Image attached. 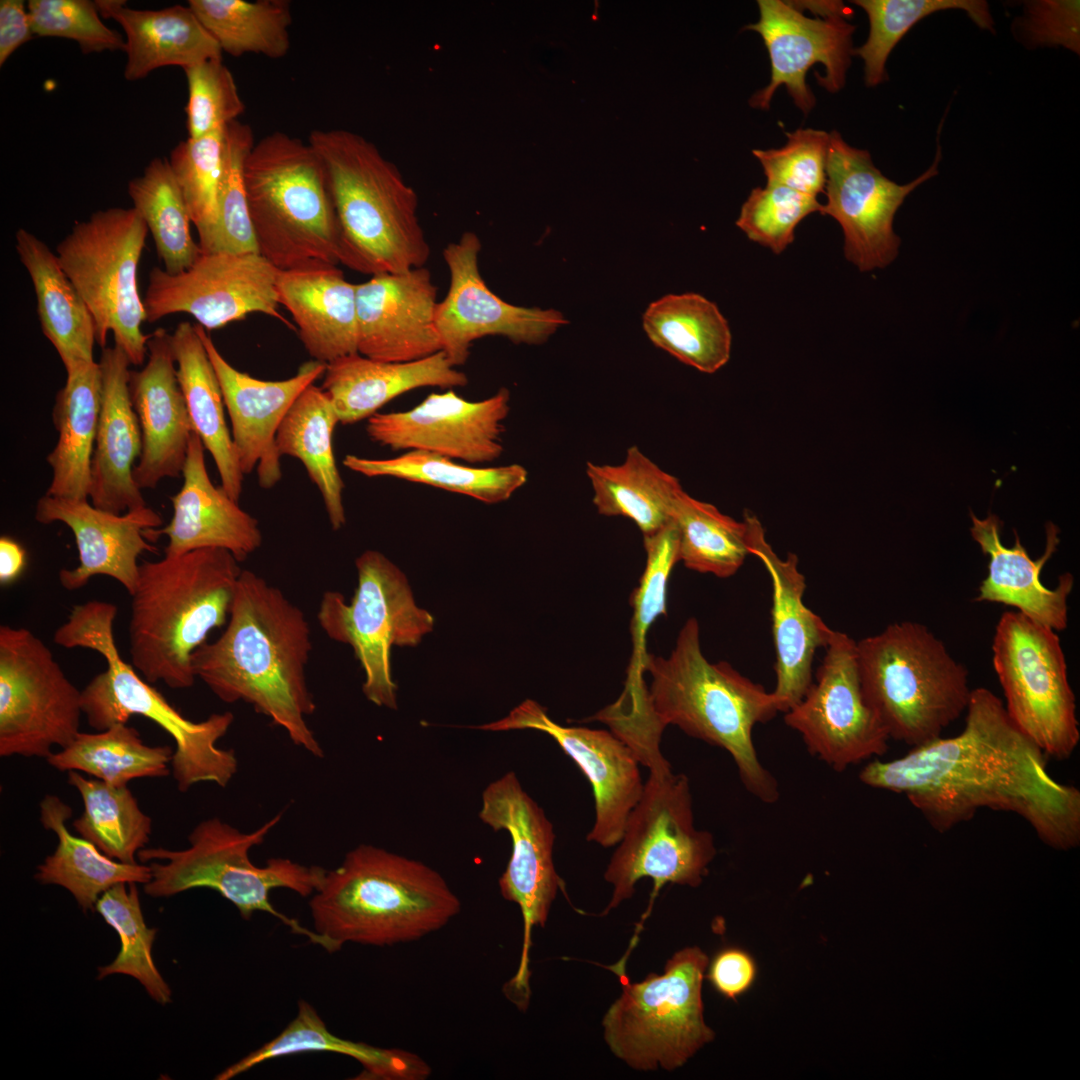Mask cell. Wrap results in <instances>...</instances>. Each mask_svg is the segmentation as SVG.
<instances>
[{
  "instance_id": "6da1fadb",
  "label": "cell",
  "mask_w": 1080,
  "mask_h": 1080,
  "mask_svg": "<svg viewBox=\"0 0 1080 1080\" xmlns=\"http://www.w3.org/2000/svg\"><path fill=\"white\" fill-rule=\"evenodd\" d=\"M962 731L905 755L875 759L859 780L904 795L937 832L969 821L983 808L1015 813L1046 845L1080 843V791L1055 780L1046 754L1010 718L1003 701L972 689Z\"/></svg>"
},
{
  "instance_id": "7a4b0ae2",
  "label": "cell",
  "mask_w": 1080,
  "mask_h": 1080,
  "mask_svg": "<svg viewBox=\"0 0 1080 1080\" xmlns=\"http://www.w3.org/2000/svg\"><path fill=\"white\" fill-rule=\"evenodd\" d=\"M312 649L303 611L276 587L242 570L227 627L192 656L196 678L222 701H244L315 757L323 749L306 718L316 705L306 681Z\"/></svg>"
},
{
  "instance_id": "3957f363",
  "label": "cell",
  "mask_w": 1080,
  "mask_h": 1080,
  "mask_svg": "<svg viewBox=\"0 0 1080 1080\" xmlns=\"http://www.w3.org/2000/svg\"><path fill=\"white\" fill-rule=\"evenodd\" d=\"M651 675L648 698L663 726L720 747L732 757L744 787L764 803L780 792L775 777L760 762L754 743L757 724L779 713L771 692L740 674L729 663H712L701 650L700 628L689 618L668 657L647 655Z\"/></svg>"
},
{
  "instance_id": "277c9868",
  "label": "cell",
  "mask_w": 1080,
  "mask_h": 1080,
  "mask_svg": "<svg viewBox=\"0 0 1080 1080\" xmlns=\"http://www.w3.org/2000/svg\"><path fill=\"white\" fill-rule=\"evenodd\" d=\"M242 569L228 551L193 550L139 564L131 595L129 652L149 683L193 686L194 652L227 621Z\"/></svg>"
},
{
  "instance_id": "5b68a950",
  "label": "cell",
  "mask_w": 1080,
  "mask_h": 1080,
  "mask_svg": "<svg viewBox=\"0 0 1080 1080\" xmlns=\"http://www.w3.org/2000/svg\"><path fill=\"white\" fill-rule=\"evenodd\" d=\"M315 931L345 943L386 946L416 941L447 925L460 901L424 863L361 844L328 871L309 902Z\"/></svg>"
},
{
  "instance_id": "8992f818",
  "label": "cell",
  "mask_w": 1080,
  "mask_h": 1080,
  "mask_svg": "<svg viewBox=\"0 0 1080 1080\" xmlns=\"http://www.w3.org/2000/svg\"><path fill=\"white\" fill-rule=\"evenodd\" d=\"M308 142L326 169L340 263L371 276L424 267L430 246L417 214L418 197L398 168L352 131L317 129Z\"/></svg>"
},
{
  "instance_id": "52a82bcc",
  "label": "cell",
  "mask_w": 1080,
  "mask_h": 1080,
  "mask_svg": "<svg viewBox=\"0 0 1080 1080\" xmlns=\"http://www.w3.org/2000/svg\"><path fill=\"white\" fill-rule=\"evenodd\" d=\"M118 608L110 602L91 600L76 605L54 633L55 644L64 648L97 651L107 668L81 690L82 711L90 727L103 731L126 724L131 716H143L166 731L175 743L171 773L181 792L200 782L225 787L238 769L233 750L217 742L234 721L231 712L214 713L194 722L172 706L124 661L116 646L113 624Z\"/></svg>"
},
{
  "instance_id": "ba28073f",
  "label": "cell",
  "mask_w": 1080,
  "mask_h": 1080,
  "mask_svg": "<svg viewBox=\"0 0 1080 1080\" xmlns=\"http://www.w3.org/2000/svg\"><path fill=\"white\" fill-rule=\"evenodd\" d=\"M243 180L258 251L278 270L340 264V229L324 164L285 132L255 142Z\"/></svg>"
},
{
  "instance_id": "9c48e42d",
  "label": "cell",
  "mask_w": 1080,
  "mask_h": 1080,
  "mask_svg": "<svg viewBox=\"0 0 1080 1080\" xmlns=\"http://www.w3.org/2000/svg\"><path fill=\"white\" fill-rule=\"evenodd\" d=\"M280 819L281 813L254 831L241 832L220 818H208L191 831L187 848L141 849L137 858L143 863L151 861L152 872L150 881L144 884L145 894L167 898L195 888H209L231 902L244 919L255 912L269 913L293 933L330 953L337 951L326 937L303 927L270 902V892L275 888H287L304 897L313 895L327 870L287 858H271L261 867L250 860L251 848L262 844Z\"/></svg>"
},
{
  "instance_id": "30bf717a",
  "label": "cell",
  "mask_w": 1080,
  "mask_h": 1080,
  "mask_svg": "<svg viewBox=\"0 0 1080 1080\" xmlns=\"http://www.w3.org/2000/svg\"><path fill=\"white\" fill-rule=\"evenodd\" d=\"M856 660L864 697L890 739L924 745L967 709L968 670L924 624L893 623L856 641Z\"/></svg>"
},
{
  "instance_id": "8fae6325",
  "label": "cell",
  "mask_w": 1080,
  "mask_h": 1080,
  "mask_svg": "<svg viewBox=\"0 0 1080 1080\" xmlns=\"http://www.w3.org/2000/svg\"><path fill=\"white\" fill-rule=\"evenodd\" d=\"M708 964L699 947H686L662 974L640 982H629L620 970L622 994L602 1021L611 1052L634 1070L673 1071L711 1042L715 1033L705 1023L702 1001Z\"/></svg>"
},
{
  "instance_id": "7c38bea8",
  "label": "cell",
  "mask_w": 1080,
  "mask_h": 1080,
  "mask_svg": "<svg viewBox=\"0 0 1080 1080\" xmlns=\"http://www.w3.org/2000/svg\"><path fill=\"white\" fill-rule=\"evenodd\" d=\"M649 777L630 812L604 873L613 893L603 915L632 897L636 883L653 880V898L667 883L697 887L716 854L713 835L694 825L689 779L659 753L643 765Z\"/></svg>"
},
{
  "instance_id": "4fadbf2b",
  "label": "cell",
  "mask_w": 1080,
  "mask_h": 1080,
  "mask_svg": "<svg viewBox=\"0 0 1080 1080\" xmlns=\"http://www.w3.org/2000/svg\"><path fill=\"white\" fill-rule=\"evenodd\" d=\"M148 228L132 208L99 210L81 222L56 247L59 263L86 303L95 324L96 343L105 348L112 332L115 346L132 365L147 357L150 334L137 269Z\"/></svg>"
},
{
  "instance_id": "5bb4252c",
  "label": "cell",
  "mask_w": 1080,
  "mask_h": 1080,
  "mask_svg": "<svg viewBox=\"0 0 1080 1080\" xmlns=\"http://www.w3.org/2000/svg\"><path fill=\"white\" fill-rule=\"evenodd\" d=\"M355 564L358 585L351 602L340 592L326 591L317 619L330 639L353 648L365 673L366 698L396 709L391 649L416 646L433 630L434 618L415 604L405 574L384 554L366 550Z\"/></svg>"
},
{
  "instance_id": "9a60e30c",
  "label": "cell",
  "mask_w": 1080,
  "mask_h": 1080,
  "mask_svg": "<svg viewBox=\"0 0 1080 1080\" xmlns=\"http://www.w3.org/2000/svg\"><path fill=\"white\" fill-rule=\"evenodd\" d=\"M1055 630L1018 611L999 618L992 664L1013 722L1046 754L1072 756L1080 741L1076 697Z\"/></svg>"
},
{
  "instance_id": "2e32d148",
  "label": "cell",
  "mask_w": 1080,
  "mask_h": 1080,
  "mask_svg": "<svg viewBox=\"0 0 1080 1080\" xmlns=\"http://www.w3.org/2000/svg\"><path fill=\"white\" fill-rule=\"evenodd\" d=\"M81 691L30 630L0 626V756L48 758L78 735Z\"/></svg>"
},
{
  "instance_id": "e0dca14e",
  "label": "cell",
  "mask_w": 1080,
  "mask_h": 1080,
  "mask_svg": "<svg viewBox=\"0 0 1080 1080\" xmlns=\"http://www.w3.org/2000/svg\"><path fill=\"white\" fill-rule=\"evenodd\" d=\"M479 818L493 830H505L511 837V856L499 879V888L504 899L519 906L524 935L518 971L505 991L516 1004H526L530 993L531 931L533 927L545 926L562 886L553 862V825L513 771L484 789Z\"/></svg>"
},
{
  "instance_id": "ac0fdd59",
  "label": "cell",
  "mask_w": 1080,
  "mask_h": 1080,
  "mask_svg": "<svg viewBox=\"0 0 1080 1080\" xmlns=\"http://www.w3.org/2000/svg\"><path fill=\"white\" fill-rule=\"evenodd\" d=\"M815 681L784 714L810 754L836 771L882 756L890 739L867 703L856 660V641L833 630Z\"/></svg>"
},
{
  "instance_id": "d6986e66",
  "label": "cell",
  "mask_w": 1080,
  "mask_h": 1080,
  "mask_svg": "<svg viewBox=\"0 0 1080 1080\" xmlns=\"http://www.w3.org/2000/svg\"><path fill=\"white\" fill-rule=\"evenodd\" d=\"M759 19L745 28L760 34L771 63L769 84L750 98L753 108L767 110L776 90L784 86L795 105L808 114L815 97L806 83L807 71L816 63L825 67L818 84L828 92H838L845 84L851 63L855 26L845 16L840 1H807L805 8L815 18L805 16L794 1L758 0Z\"/></svg>"
},
{
  "instance_id": "ffe728a7",
  "label": "cell",
  "mask_w": 1080,
  "mask_h": 1080,
  "mask_svg": "<svg viewBox=\"0 0 1080 1080\" xmlns=\"http://www.w3.org/2000/svg\"><path fill=\"white\" fill-rule=\"evenodd\" d=\"M277 274L278 269L259 253L201 252L178 274L154 267L143 298L146 322L187 313L204 329L213 330L262 313L291 327L278 311Z\"/></svg>"
},
{
  "instance_id": "44dd1931",
  "label": "cell",
  "mask_w": 1080,
  "mask_h": 1080,
  "mask_svg": "<svg viewBox=\"0 0 1080 1080\" xmlns=\"http://www.w3.org/2000/svg\"><path fill=\"white\" fill-rule=\"evenodd\" d=\"M826 162L827 202L821 214L830 215L844 234L846 258L860 271L884 268L898 255L900 239L894 216L905 198L938 174L941 149L931 166L908 184L887 178L867 150L850 146L832 131Z\"/></svg>"
},
{
  "instance_id": "7402d4cb",
  "label": "cell",
  "mask_w": 1080,
  "mask_h": 1080,
  "mask_svg": "<svg viewBox=\"0 0 1080 1080\" xmlns=\"http://www.w3.org/2000/svg\"><path fill=\"white\" fill-rule=\"evenodd\" d=\"M480 250V238L471 231L443 250L450 285L438 302L435 322L442 351L453 367L466 363L477 339L502 336L515 344L538 345L568 323L556 309L517 306L498 297L481 276Z\"/></svg>"
},
{
  "instance_id": "603a6c76",
  "label": "cell",
  "mask_w": 1080,
  "mask_h": 1080,
  "mask_svg": "<svg viewBox=\"0 0 1080 1080\" xmlns=\"http://www.w3.org/2000/svg\"><path fill=\"white\" fill-rule=\"evenodd\" d=\"M509 402L507 388L480 401H468L452 389L431 393L407 411L374 414L367 419L366 433L394 451H426L471 465L491 463L504 451Z\"/></svg>"
},
{
  "instance_id": "cb8c5ba5",
  "label": "cell",
  "mask_w": 1080,
  "mask_h": 1080,
  "mask_svg": "<svg viewBox=\"0 0 1080 1080\" xmlns=\"http://www.w3.org/2000/svg\"><path fill=\"white\" fill-rule=\"evenodd\" d=\"M476 728L486 731L531 729L552 737L592 787L595 821L587 840L603 847L619 843L644 784L635 755L614 733L560 725L532 699L523 701L504 718Z\"/></svg>"
},
{
  "instance_id": "d4e9b609",
  "label": "cell",
  "mask_w": 1080,
  "mask_h": 1080,
  "mask_svg": "<svg viewBox=\"0 0 1080 1080\" xmlns=\"http://www.w3.org/2000/svg\"><path fill=\"white\" fill-rule=\"evenodd\" d=\"M196 327L221 387L241 470L246 475L256 469L260 487L273 488L282 478L278 428L299 395L324 375L326 364L310 360L288 379H257L234 368L205 329Z\"/></svg>"
},
{
  "instance_id": "484cf974",
  "label": "cell",
  "mask_w": 1080,
  "mask_h": 1080,
  "mask_svg": "<svg viewBox=\"0 0 1080 1080\" xmlns=\"http://www.w3.org/2000/svg\"><path fill=\"white\" fill-rule=\"evenodd\" d=\"M356 302L359 354L409 362L442 351L437 287L427 268L371 276L356 284Z\"/></svg>"
},
{
  "instance_id": "4316f807",
  "label": "cell",
  "mask_w": 1080,
  "mask_h": 1080,
  "mask_svg": "<svg viewBox=\"0 0 1080 1080\" xmlns=\"http://www.w3.org/2000/svg\"><path fill=\"white\" fill-rule=\"evenodd\" d=\"M743 521L749 553L763 563L772 583L771 623L776 655V684L772 693L779 712L785 713L802 699L812 684L815 653L827 645L833 630L804 604L806 582L798 569L796 554L780 558L753 513L745 511Z\"/></svg>"
},
{
  "instance_id": "83f0119b",
  "label": "cell",
  "mask_w": 1080,
  "mask_h": 1080,
  "mask_svg": "<svg viewBox=\"0 0 1080 1080\" xmlns=\"http://www.w3.org/2000/svg\"><path fill=\"white\" fill-rule=\"evenodd\" d=\"M35 520L42 524L61 522L73 532L79 565L60 570L63 588L77 590L92 577L103 575L118 581L130 595L137 585L139 556L145 551H158L144 532L163 524L161 516L148 506L115 514L94 507L88 499L46 494L36 503Z\"/></svg>"
},
{
  "instance_id": "f1b7e54d",
  "label": "cell",
  "mask_w": 1080,
  "mask_h": 1080,
  "mask_svg": "<svg viewBox=\"0 0 1080 1080\" xmlns=\"http://www.w3.org/2000/svg\"><path fill=\"white\" fill-rule=\"evenodd\" d=\"M147 363L130 371L129 395L142 435V451L133 479L154 489L164 478L182 474L193 428L180 388L171 334L154 330L147 341Z\"/></svg>"
},
{
  "instance_id": "f546056e",
  "label": "cell",
  "mask_w": 1080,
  "mask_h": 1080,
  "mask_svg": "<svg viewBox=\"0 0 1080 1080\" xmlns=\"http://www.w3.org/2000/svg\"><path fill=\"white\" fill-rule=\"evenodd\" d=\"M205 447L193 431L183 468V485L171 496L173 515L165 527L144 532L154 543L168 537L164 555L176 556L197 549L216 548L244 561L262 544L258 521L243 510L220 485L215 486L205 463Z\"/></svg>"
},
{
  "instance_id": "4dcf8cb0",
  "label": "cell",
  "mask_w": 1080,
  "mask_h": 1080,
  "mask_svg": "<svg viewBox=\"0 0 1080 1080\" xmlns=\"http://www.w3.org/2000/svg\"><path fill=\"white\" fill-rule=\"evenodd\" d=\"M98 363L102 398L89 497L94 507L123 514L147 506L133 479V468L142 451V435L129 395L131 363L115 345L102 349Z\"/></svg>"
},
{
  "instance_id": "1f68e13d",
  "label": "cell",
  "mask_w": 1080,
  "mask_h": 1080,
  "mask_svg": "<svg viewBox=\"0 0 1080 1080\" xmlns=\"http://www.w3.org/2000/svg\"><path fill=\"white\" fill-rule=\"evenodd\" d=\"M972 538L984 555L989 557L988 573L978 589L976 600L1011 606L1026 617L1056 632L1068 625V599L1074 587V577L1064 573L1055 587L1049 588L1040 579L1041 571L1059 543V529L1046 524L1045 551L1032 559L1015 531V544L1006 547L1001 541L1002 521L989 513L979 519L970 512Z\"/></svg>"
},
{
  "instance_id": "d6a6232c",
  "label": "cell",
  "mask_w": 1080,
  "mask_h": 1080,
  "mask_svg": "<svg viewBox=\"0 0 1080 1080\" xmlns=\"http://www.w3.org/2000/svg\"><path fill=\"white\" fill-rule=\"evenodd\" d=\"M278 303L292 315L313 360L329 363L358 353L356 284L336 266L278 270Z\"/></svg>"
},
{
  "instance_id": "836d02e7",
  "label": "cell",
  "mask_w": 1080,
  "mask_h": 1080,
  "mask_svg": "<svg viewBox=\"0 0 1080 1080\" xmlns=\"http://www.w3.org/2000/svg\"><path fill=\"white\" fill-rule=\"evenodd\" d=\"M321 388L332 401L341 424L369 419L394 398L421 387L452 389L468 383L439 351L409 362H383L359 353L326 364Z\"/></svg>"
},
{
  "instance_id": "e575fe53",
  "label": "cell",
  "mask_w": 1080,
  "mask_h": 1080,
  "mask_svg": "<svg viewBox=\"0 0 1080 1080\" xmlns=\"http://www.w3.org/2000/svg\"><path fill=\"white\" fill-rule=\"evenodd\" d=\"M103 18L121 25L126 40L124 78L136 81L161 67L193 65L222 59L218 43L187 5L160 10H137L123 0H96Z\"/></svg>"
},
{
  "instance_id": "d590c367",
  "label": "cell",
  "mask_w": 1080,
  "mask_h": 1080,
  "mask_svg": "<svg viewBox=\"0 0 1080 1080\" xmlns=\"http://www.w3.org/2000/svg\"><path fill=\"white\" fill-rule=\"evenodd\" d=\"M15 239L20 262L33 284L42 332L54 346L65 370L94 362L93 317L56 253L24 228L17 230Z\"/></svg>"
},
{
  "instance_id": "8d00e7d4",
  "label": "cell",
  "mask_w": 1080,
  "mask_h": 1080,
  "mask_svg": "<svg viewBox=\"0 0 1080 1080\" xmlns=\"http://www.w3.org/2000/svg\"><path fill=\"white\" fill-rule=\"evenodd\" d=\"M66 374L65 385L58 391L52 411L58 440L47 456L52 479L45 494L86 500L101 406L102 376L96 361L75 367Z\"/></svg>"
},
{
  "instance_id": "74e56055",
  "label": "cell",
  "mask_w": 1080,
  "mask_h": 1080,
  "mask_svg": "<svg viewBox=\"0 0 1080 1080\" xmlns=\"http://www.w3.org/2000/svg\"><path fill=\"white\" fill-rule=\"evenodd\" d=\"M171 346L193 431L214 459L221 486L239 501L244 474L226 424L221 387L196 324L180 322Z\"/></svg>"
},
{
  "instance_id": "f35d334b",
  "label": "cell",
  "mask_w": 1080,
  "mask_h": 1080,
  "mask_svg": "<svg viewBox=\"0 0 1080 1080\" xmlns=\"http://www.w3.org/2000/svg\"><path fill=\"white\" fill-rule=\"evenodd\" d=\"M72 808L56 795L48 794L40 802L42 826L55 833V851L37 867L35 879L44 885L66 889L84 911H96L100 896L119 883L146 884L152 877L149 865L123 863L110 858L93 843L74 836L66 822Z\"/></svg>"
},
{
  "instance_id": "ab89813d",
  "label": "cell",
  "mask_w": 1080,
  "mask_h": 1080,
  "mask_svg": "<svg viewBox=\"0 0 1080 1080\" xmlns=\"http://www.w3.org/2000/svg\"><path fill=\"white\" fill-rule=\"evenodd\" d=\"M306 1052H333L363 1066L360 1079L420 1080L429 1066L415 1054L354 1042L332 1034L311 1004L300 1000L296 1017L275 1038L233 1063L215 1079L229 1080L265 1061Z\"/></svg>"
},
{
  "instance_id": "60d3db41",
  "label": "cell",
  "mask_w": 1080,
  "mask_h": 1080,
  "mask_svg": "<svg viewBox=\"0 0 1080 1080\" xmlns=\"http://www.w3.org/2000/svg\"><path fill=\"white\" fill-rule=\"evenodd\" d=\"M650 341L682 363L714 373L730 358L732 336L715 303L697 293L667 294L642 317Z\"/></svg>"
},
{
  "instance_id": "b9f144b4",
  "label": "cell",
  "mask_w": 1080,
  "mask_h": 1080,
  "mask_svg": "<svg viewBox=\"0 0 1080 1080\" xmlns=\"http://www.w3.org/2000/svg\"><path fill=\"white\" fill-rule=\"evenodd\" d=\"M338 423V415L327 393L311 384L287 412L275 441L280 457H294L304 465L310 480L321 493L333 530L341 529L346 522L345 485L333 450V433Z\"/></svg>"
},
{
  "instance_id": "7bdbcfd3",
  "label": "cell",
  "mask_w": 1080,
  "mask_h": 1080,
  "mask_svg": "<svg viewBox=\"0 0 1080 1080\" xmlns=\"http://www.w3.org/2000/svg\"><path fill=\"white\" fill-rule=\"evenodd\" d=\"M343 465L367 477H394L426 484L486 504L508 500L528 479L526 468L517 463L477 467L458 463L440 454L417 450L386 459L347 455Z\"/></svg>"
},
{
  "instance_id": "ee69618b",
  "label": "cell",
  "mask_w": 1080,
  "mask_h": 1080,
  "mask_svg": "<svg viewBox=\"0 0 1080 1080\" xmlns=\"http://www.w3.org/2000/svg\"><path fill=\"white\" fill-rule=\"evenodd\" d=\"M586 474L598 513L626 517L643 535L656 531L670 519L673 503L683 490L676 477L636 446L627 450L621 464L587 463Z\"/></svg>"
},
{
  "instance_id": "f6af8a7d",
  "label": "cell",
  "mask_w": 1080,
  "mask_h": 1080,
  "mask_svg": "<svg viewBox=\"0 0 1080 1080\" xmlns=\"http://www.w3.org/2000/svg\"><path fill=\"white\" fill-rule=\"evenodd\" d=\"M173 753L168 745L145 744L135 728L120 723L96 733L79 732L47 762L58 771H81L122 787L133 779L168 776Z\"/></svg>"
},
{
  "instance_id": "bcb514c9",
  "label": "cell",
  "mask_w": 1080,
  "mask_h": 1080,
  "mask_svg": "<svg viewBox=\"0 0 1080 1080\" xmlns=\"http://www.w3.org/2000/svg\"><path fill=\"white\" fill-rule=\"evenodd\" d=\"M133 208L151 233L163 270L178 274L201 254L191 233V218L168 158H154L128 183Z\"/></svg>"
},
{
  "instance_id": "7dc6e473",
  "label": "cell",
  "mask_w": 1080,
  "mask_h": 1080,
  "mask_svg": "<svg viewBox=\"0 0 1080 1080\" xmlns=\"http://www.w3.org/2000/svg\"><path fill=\"white\" fill-rule=\"evenodd\" d=\"M68 783L80 794L84 810L72 822L82 838L112 859L137 863L152 832V820L139 807L127 786L117 787L78 771H68Z\"/></svg>"
},
{
  "instance_id": "c3c4849f",
  "label": "cell",
  "mask_w": 1080,
  "mask_h": 1080,
  "mask_svg": "<svg viewBox=\"0 0 1080 1080\" xmlns=\"http://www.w3.org/2000/svg\"><path fill=\"white\" fill-rule=\"evenodd\" d=\"M188 6L222 52L279 59L289 51L292 16L288 0H189Z\"/></svg>"
},
{
  "instance_id": "681fc988",
  "label": "cell",
  "mask_w": 1080,
  "mask_h": 1080,
  "mask_svg": "<svg viewBox=\"0 0 1080 1080\" xmlns=\"http://www.w3.org/2000/svg\"><path fill=\"white\" fill-rule=\"evenodd\" d=\"M670 518L678 532L679 561L688 569L728 578L750 555L743 520L723 514L684 490L676 497Z\"/></svg>"
},
{
  "instance_id": "f907efd6",
  "label": "cell",
  "mask_w": 1080,
  "mask_h": 1080,
  "mask_svg": "<svg viewBox=\"0 0 1080 1080\" xmlns=\"http://www.w3.org/2000/svg\"><path fill=\"white\" fill-rule=\"evenodd\" d=\"M96 911L119 935L120 951L115 959L98 967L97 979L122 974L136 979L158 1004L172 1001V991L156 967L152 947L156 928L146 925L136 883H119L104 892Z\"/></svg>"
},
{
  "instance_id": "816d5d0a",
  "label": "cell",
  "mask_w": 1080,
  "mask_h": 1080,
  "mask_svg": "<svg viewBox=\"0 0 1080 1080\" xmlns=\"http://www.w3.org/2000/svg\"><path fill=\"white\" fill-rule=\"evenodd\" d=\"M869 19L866 42L853 50L864 61V79L873 87L887 79L888 56L920 20L943 10L958 9L967 13L981 29L994 31L989 5L982 0H854Z\"/></svg>"
},
{
  "instance_id": "f5cc1de1",
  "label": "cell",
  "mask_w": 1080,
  "mask_h": 1080,
  "mask_svg": "<svg viewBox=\"0 0 1080 1080\" xmlns=\"http://www.w3.org/2000/svg\"><path fill=\"white\" fill-rule=\"evenodd\" d=\"M225 129L198 139L180 141L168 158L192 224L197 229L202 252L210 250L217 229L225 168Z\"/></svg>"
},
{
  "instance_id": "db71d44e",
  "label": "cell",
  "mask_w": 1080,
  "mask_h": 1080,
  "mask_svg": "<svg viewBox=\"0 0 1080 1080\" xmlns=\"http://www.w3.org/2000/svg\"><path fill=\"white\" fill-rule=\"evenodd\" d=\"M646 565L639 585L631 594L632 654L625 683L639 686L644 681V661L648 655L646 638L652 624L666 615V595L669 576L679 562V540L676 525L669 519L656 531L643 535Z\"/></svg>"
},
{
  "instance_id": "11a10c76",
  "label": "cell",
  "mask_w": 1080,
  "mask_h": 1080,
  "mask_svg": "<svg viewBox=\"0 0 1080 1080\" xmlns=\"http://www.w3.org/2000/svg\"><path fill=\"white\" fill-rule=\"evenodd\" d=\"M225 168L219 196L218 223L208 252L259 253L243 180L244 161L255 144L248 124L238 120L225 129Z\"/></svg>"
},
{
  "instance_id": "9f6ffc18",
  "label": "cell",
  "mask_w": 1080,
  "mask_h": 1080,
  "mask_svg": "<svg viewBox=\"0 0 1080 1080\" xmlns=\"http://www.w3.org/2000/svg\"><path fill=\"white\" fill-rule=\"evenodd\" d=\"M821 211L822 204L816 197L783 186L766 185L751 191L736 225L750 240L780 254L794 241L799 222Z\"/></svg>"
},
{
  "instance_id": "6f0895ef",
  "label": "cell",
  "mask_w": 1080,
  "mask_h": 1080,
  "mask_svg": "<svg viewBox=\"0 0 1080 1080\" xmlns=\"http://www.w3.org/2000/svg\"><path fill=\"white\" fill-rule=\"evenodd\" d=\"M184 72L188 138L198 139L223 129L245 111L233 74L222 59L193 65Z\"/></svg>"
},
{
  "instance_id": "680465c9",
  "label": "cell",
  "mask_w": 1080,
  "mask_h": 1080,
  "mask_svg": "<svg viewBox=\"0 0 1080 1080\" xmlns=\"http://www.w3.org/2000/svg\"><path fill=\"white\" fill-rule=\"evenodd\" d=\"M787 143L778 149L753 150L768 186H783L816 197L826 184L830 134L816 129L786 133Z\"/></svg>"
},
{
  "instance_id": "91938a15",
  "label": "cell",
  "mask_w": 1080,
  "mask_h": 1080,
  "mask_svg": "<svg viewBox=\"0 0 1080 1080\" xmlns=\"http://www.w3.org/2000/svg\"><path fill=\"white\" fill-rule=\"evenodd\" d=\"M34 35L76 41L84 54L124 50L120 33L101 20L94 1L29 0Z\"/></svg>"
},
{
  "instance_id": "94428289",
  "label": "cell",
  "mask_w": 1080,
  "mask_h": 1080,
  "mask_svg": "<svg viewBox=\"0 0 1080 1080\" xmlns=\"http://www.w3.org/2000/svg\"><path fill=\"white\" fill-rule=\"evenodd\" d=\"M1017 27L1029 46H1063L1079 54V1L1027 2Z\"/></svg>"
},
{
  "instance_id": "6125c7cd",
  "label": "cell",
  "mask_w": 1080,
  "mask_h": 1080,
  "mask_svg": "<svg viewBox=\"0 0 1080 1080\" xmlns=\"http://www.w3.org/2000/svg\"><path fill=\"white\" fill-rule=\"evenodd\" d=\"M708 965L707 978L713 988L732 1000L747 992L757 975L753 957L738 947L720 950Z\"/></svg>"
},
{
  "instance_id": "be15d7a7",
  "label": "cell",
  "mask_w": 1080,
  "mask_h": 1080,
  "mask_svg": "<svg viewBox=\"0 0 1080 1080\" xmlns=\"http://www.w3.org/2000/svg\"><path fill=\"white\" fill-rule=\"evenodd\" d=\"M34 33L30 15L22 0L0 1V66Z\"/></svg>"
},
{
  "instance_id": "e7e4bbea",
  "label": "cell",
  "mask_w": 1080,
  "mask_h": 1080,
  "mask_svg": "<svg viewBox=\"0 0 1080 1080\" xmlns=\"http://www.w3.org/2000/svg\"><path fill=\"white\" fill-rule=\"evenodd\" d=\"M26 563V553L22 546L8 536L0 538V583L7 585L16 580Z\"/></svg>"
}]
</instances>
